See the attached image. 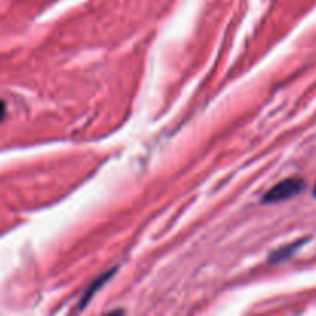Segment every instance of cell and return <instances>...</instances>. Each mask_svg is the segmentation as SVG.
I'll use <instances>...</instances> for the list:
<instances>
[{"instance_id":"1","label":"cell","mask_w":316,"mask_h":316,"mask_svg":"<svg viewBox=\"0 0 316 316\" xmlns=\"http://www.w3.org/2000/svg\"><path fill=\"white\" fill-rule=\"evenodd\" d=\"M305 188V184L302 179L298 177H290L285 179L282 182L276 184L272 190H268V193L264 196V202L265 204H278L290 199V197H295L299 194L302 190Z\"/></svg>"},{"instance_id":"2","label":"cell","mask_w":316,"mask_h":316,"mask_svg":"<svg viewBox=\"0 0 316 316\" xmlns=\"http://www.w3.org/2000/svg\"><path fill=\"white\" fill-rule=\"evenodd\" d=\"M302 244H304V241H298L296 244H292V246H287V247H284L281 250H278L276 253H273L272 263H282V261H285L287 258H290L293 255V251L296 248H299Z\"/></svg>"},{"instance_id":"3","label":"cell","mask_w":316,"mask_h":316,"mask_svg":"<svg viewBox=\"0 0 316 316\" xmlns=\"http://www.w3.org/2000/svg\"><path fill=\"white\" fill-rule=\"evenodd\" d=\"M3 113H5V104L0 102V119L3 117Z\"/></svg>"},{"instance_id":"4","label":"cell","mask_w":316,"mask_h":316,"mask_svg":"<svg viewBox=\"0 0 316 316\" xmlns=\"http://www.w3.org/2000/svg\"><path fill=\"white\" fill-rule=\"evenodd\" d=\"M315 196H316V187H315Z\"/></svg>"}]
</instances>
